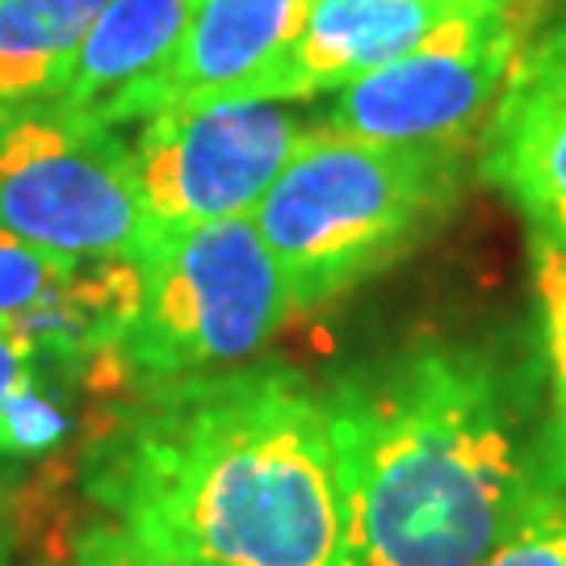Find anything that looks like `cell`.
Listing matches in <instances>:
<instances>
[{
	"label": "cell",
	"mask_w": 566,
	"mask_h": 566,
	"mask_svg": "<svg viewBox=\"0 0 566 566\" xmlns=\"http://www.w3.org/2000/svg\"><path fill=\"white\" fill-rule=\"evenodd\" d=\"M135 542L202 566H348L327 403L285 365L160 378L84 453Z\"/></svg>",
	"instance_id": "cell-1"
},
{
	"label": "cell",
	"mask_w": 566,
	"mask_h": 566,
	"mask_svg": "<svg viewBox=\"0 0 566 566\" xmlns=\"http://www.w3.org/2000/svg\"><path fill=\"white\" fill-rule=\"evenodd\" d=\"M324 403L348 566H479L554 491L533 386L483 348H407Z\"/></svg>",
	"instance_id": "cell-2"
},
{
	"label": "cell",
	"mask_w": 566,
	"mask_h": 566,
	"mask_svg": "<svg viewBox=\"0 0 566 566\" xmlns=\"http://www.w3.org/2000/svg\"><path fill=\"white\" fill-rule=\"evenodd\" d=\"M462 151L306 130L248 214L294 311L340 298L420 240L462 189Z\"/></svg>",
	"instance_id": "cell-3"
},
{
	"label": "cell",
	"mask_w": 566,
	"mask_h": 566,
	"mask_svg": "<svg viewBox=\"0 0 566 566\" xmlns=\"http://www.w3.org/2000/svg\"><path fill=\"white\" fill-rule=\"evenodd\" d=\"M135 277L109 361L147 382L243 361L298 315L252 219L151 227Z\"/></svg>",
	"instance_id": "cell-4"
},
{
	"label": "cell",
	"mask_w": 566,
	"mask_h": 566,
	"mask_svg": "<svg viewBox=\"0 0 566 566\" xmlns=\"http://www.w3.org/2000/svg\"><path fill=\"white\" fill-rule=\"evenodd\" d=\"M130 143L55 105L0 118V231L72 261H130L151 235Z\"/></svg>",
	"instance_id": "cell-5"
},
{
	"label": "cell",
	"mask_w": 566,
	"mask_h": 566,
	"mask_svg": "<svg viewBox=\"0 0 566 566\" xmlns=\"http://www.w3.org/2000/svg\"><path fill=\"white\" fill-rule=\"evenodd\" d=\"M549 0H504L432 34L403 60L344 84L327 130L369 143L465 147L483 139Z\"/></svg>",
	"instance_id": "cell-6"
},
{
	"label": "cell",
	"mask_w": 566,
	"mask_h": 566,
	"mask_svg": "<svg viewBox=\"0 0 566 566\" xmlns=\"http://www.w3.org/2000/svg\"><path fill=\"white\" fill-rule=\"evenodd\" d=\"M306 130L282 102H223L143 118L130 164L147 219L156 227L248 219Z\"/></svg>",
	"instance_id": "cell-7"
},
{
	"label": "cell",
	"mask_w": 566,
	"mask_h": 566,
	"mask_svg": "<svg viewBox=\"0 0 566 566\" xmlns=\"http://www.w3.org/2000/svg\"><path fill=\"white\" fill-rule=\"evenodd\" d=\"M311 9L315 0H193L181 42L143 93L135 122L164 109L261 102Z\"/></svg>",
	"instance_id": "cell-8"
},
{
	"label": "cell",
	"mask_w": 566,
	"mask_h": 566,
	"mask_svg": "<svg viewBox=\"0 0 566 566\" xmlns=\"http://www.w3.org/2000/svg\"><path fill=\"white\" fill-rule=\"evenodd\" d=\"M504 0H315L294 51L264 84L261 102H303L340 93L386 63L403 60L432 34Z\"/></svg>",
	"instance_id": "cell-9"
},
{
	"label": "cell",
	"mask_w": 566,
	"mask_h": 566,
	"mask_svg": "<svg viewBox=\"0 0 566 566\" xmlns=\"http://www.w3.org/2000/svg\"><path fill=\"white\" fill-rule=\"evenodd\" d=\"M193 0H105L67 67L55 109L122 130L185 34Z\"/></svg>",
	"instance_id": "cell-10"
},
{
	"label": "cell",
	"mask_w": 566,
	"mask_h": 566,
	"mask_svg": "<svg viewBox=\"0 0 566 566\" xmlns=\"http://www.w3.org/2000/svg\"><path fill=\"white\" fill-rule=\"evenodd\" d=\"M479 143L486 181L566 243V72L516 67Z\"/></svg>",
	"instance_id": "cell-11"
},
{
	"label": "cell",
	"mask_w": 566,
	"mask_h": 566,
	"mask_svg": "<svg viewBox=\"0 0 566 566\" xmlns=\"http://www.w3.org/2000/svg\"><path fill=\"white\" fill-rule=\"evenodd\" d=\"M105 0H0V118L60 97Z\"/></svg>",
	"instance_id": "cell-12"
},
{
	"label": "cell",
	"mask_w": 566,
	"mask_h": 566,
	"mask_svg": "<svg viewBox=\"0 0 566 566\" xmlns=\"http://www.w3.org/2000/svg\"><path fill=\"white\" fill-rule=\"evenodd\" d=\"M46 353L34 327L0 324V462L39 458L60 441L63 416L39 378Z\"/></svg>",
	"instance_id": "cell-13"
},
{
	"label": "cell",
	"mask_w": 566,
	"mask_h": 566,
	"mask_svg": "<svg viewBox=\"0 0 566 566\" xmlns=\"http://www.w3.org/2000/svg\"><path fill=\"white\" fill-rule=\"evenodd\" d=\"M528 264L537 294L542 361H546V479L554 491L566 486V243L528 227Z\"/></svg>",
	"instance_id": "cell-14"
},
{
	"label": "cell",
	"mask_w": 566,
	"mask_h": 566,
	"mask_svg": "<svg viewBox=\"0 0 566 566\" xmlns=\"http://www.w3.org/2000/svg\"><path fill=\"white\" fill-rule=\"evenodd\" d=\"M479 566H566V486L542 495Z\"/></svg>",
	"instance_id": "cell-15"
},
{
	"label": "cell",
	"mask_w": 566,
	"mask_h": 566,
	"mask_svg": "<svg viewBox=\"0 0 566 566\" xmlns=\"http://www.w3.org/2000/svg\"><path fill=\"white\" fill-rule=\"evenodd\" d=\"M63 566H202V563H185V558H172L164 549L143 546V542H135L118 525H97L76 542V549L67 554Z\"/></svg>",
	"instance_id": "cell-16"
},
{
	"label": "cell",
	"mask_w": 566,
	"mask_h": 566,
	"mask_svg": "<svg viewBox=\"0 0 566 566\" xmlns=\"http://www.w3.org/2000/svg\"><path fill=\"white\" fill-rule=\"evenodd\" d=\"M34 495L39 486L18 462H0V554L34 521Z\"/></svg>",
	"instance_id": "cell-17"
},
{
	"label": "cell",
	"mask_w": 566,
	"mask_h": 566,
	"mask_svg": "<svg viewBox=\"0 0 566 566\" xmlns=\"http://www.w3.org/2000/svg\"><path fill=\"white\" fill-rule=\"evenodd\" d=\"M516 67H528V72H566V9H563V21L549 34L528 42Z\"/></svg>",
	"instance_id": "cell-18"
}]
</instances>
